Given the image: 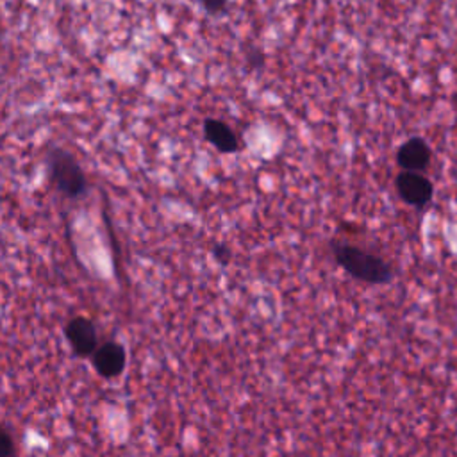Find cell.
Masks as SVG:
<instances>
[{
    "label": "cell",
    "instance_id": "obj_1",
    "mask_svg": "<svg viewBox=\"0 0 457 457\" xmlns=\"http://www.w3.org/2000/svg\"><path fill=\"white\" fill-rule=\"evenodd\" d=\"M48 173L52 186L70 200H77L87 191V179L82 166L64 148H52L48 152Z\"/></svg>",
    "mask_w": 457,
    "mask_h": 457
},
{
    "label": "cell",
    "instance_id": "obj_2",
    "mask_svg": "<svg viewBox=\"0 0 457 457\" xmlns=\"http://www.w3.org/2000/svg\"><path fill=\"white\" fill-rule=\"evenodd\" d=\"M334 255L337 262L355 278L380 284L391 278V268L380 257L350 245H336Z\"/></svg>",
    "mask_w": 457,
    "mask_h": 457
},
{
    "label": "cell",
    "instance_id": "obj_3",
    "mask_svg": "<svg viewBox=\"0 0 457 457\" xmlns=\"http://www.w3.org/2000/svg\"><path fill=\"white\" fill-rule=\"evenodd\" d=\"M395 184L400 198L409 205L421 207L432 198V182L420 171H402Z\"/></svg>",
    "mask_w": 457,
    "mask_h": 457
},
{
    "label": "cell",
    "instance_id": "obj_4",
    "mask_svg": "<svg viewBox=\"0 0 457 457\" xmlns=\"http://www.w3.org/2000/svg\"><path fill=\"white\" fill-rule=\"evenodd\" d=\"M64 334L79 357H89L96 350V328L86 316H75L66 323Z\"/></svg>",
    "mask_w": 457,
    "mask_h": 457
},
{
    "label": "cell",
    "instance_id": "obj_5",
    "mask_svg": "<svg viewBox=\"0 0 457 457\" xmlns=\"http://www.w3.org/2000/svg\"><path fill=\"white\" fill-rule=\"evenodd\" d=\"M127 362L125 348L116 341H105L93 353V368L104 378L118 377Z\"/></svg>",
    "mask_w": 457,
    "mask_h": 457
},
{
    "label": "cell",
    "instance_id": "obj_6",
    "mask_svg": "<svg viewBox=\"0 0 457 457\" xmlns=\"http://www.w3.org/2000/svg\"><path fill=\"white\" fill-rule=\"evenodd\" d=\"M396 162L403 171H423L430 162V146L423 137L407 139L396 152Z\"/></svg>",
    "mask_w": 457,
    "mask_h": 457
},
{
    "label": "cell",
    "instance_id": "obj_7",
    "mask_svg": "<svg viewBox=\"0 0 457 457\" xmlns=\"http://www.w3.org/2000/svg\"><path fill=\"white\" fill-rule=\"evenodd\" d=\"M204 136L221 154H234L239 150V139L236 132L221 120H204Z\"/></svg>",
    "mask_w": 457,
    "mask_h": 457
},
{
    "label": "cell",
    "instance_id": "obj_8",
    "mask_svg": "<svg viewBox=\"0 0 457 457\" xmlns=\"http://www.w3.org/2000/svg\"><path fill=\"white\" fill-rule=\"evenodd\" d=\"M14 455V439L11 432L0 425V457H12Z\"/></svg>",
    "mask_w": 457,
    "mask_h": 457
},
{
    "label": "cell",
    "instance_id": "obj_9",
    "mask_svg": "<svg viewBox=\"0 0 457 457\" xmlns=\"http://www.w3.org/2000/svg\"><path fill=\"white\" fill-rule=\"evenodd\" d=\"M200 4L204 5V9L211 14H218L223 12L227 9L228 0H200Z\"/></svg>",
    "mask_w": 457,
    "mask_h": 457
},
{
    "label": "cell",
    "instance_id": "obj_10",
    "mask_svg": "<svg viewBox=\"0 0 457 457\" xmlns=\"http://www.w3.org/2000/svg\"><path fill=\"white\" fill-rule=\"evenodd\" d=\"M214 253H216V255H218V259H221L223 262H227V261H228V250H227L225 246H220V245H218V246L214 248Z\"/></svg>",
    "mask_w": 457,
    "mask_h": 457
}]
</instances>
